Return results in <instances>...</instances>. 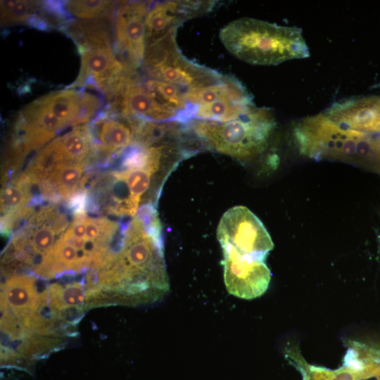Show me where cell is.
I'll return each instance as SVG.
<instances>
[{
	"mask_svg": "<svg viewBox=\"0 0 380 380\" xmlns=\"http://www.w3.org/2000/svg\"><path fill=\"white\" fill-rule=\"evenodd\" d=\"M151 3L121 1L114 15L115 46L120 61L129 70L143 65L146 36L145 19Z\"/></svg>",
	"mask_w": 380,
	"mask_h": 380,
	"instance_id": "ba28073f",
	"label": "cell"
},
{
	"mask_svg": "<svg viewBox=\"0 0 380 380\" xmlns=\"http://www.w3.org/2000/svg\"><path fill=\"white\" fill-rule=\"evenodd\" d=\"M254 106L251 95L243 85L215 101L193 108L191 120L226 122L234 120Z\"/></svg>",
	"mask_w": 380,
	"mask_h": 380,
	"instance_id": "4fadbf2b",
	"label": "cell"
},
{
	"mask_svg": "<svg viewBox=\"0 0 380 380\" xmlns=\"http://www.w3.org/2000/svg\"><path fill=\"white\" fill-rule=\"evenodd\" d=\"M81 56V68L71 88L90 86L113 98L127 75V70L111 47L110 38L77 44Z\"/></svg>",
	"mask_w": 380,
	"mask_h": 380,
	"instance_id": "52a82bcc",
	"label": "cell"
},
{
	"mask_svg": "<svg viewBox=\"0 0 380 380\" xmlns=\"http://www.w3.org/2000/svg\"><path fill=\"white\" fill-rule=\"evenodd\" d=\"M131 72L125 77L115 99L113 108L121 116L154 122L177 121L184 123L183 115L159 101L155 95L134 77Z\"/></svg>",
	"mask_w": 380,
	"mask_h": 380,
	"instance_id": "9c48e42d",
	"label": "cell"
},
{
	"mask_svg": "<svg viewBox=\"0 0 380 380\" xmlns=\"http://www.w3.org/2000/svg\"><path fill=\"white\" fill-rule=\"evenodd\" d=\"M32 199L30 186L15 179L1 191V211L4 215L27 205Z\"/></svg>",
	"mask_w": 380,
	"mask_h": 380,
	"instance_id": "44dd1931",
	"label": "cell"
},
{
	"mask_svg": "<svg viewBox=\"0 0 380 380\" xmlns=\"http://www.w3.org/2000/svg\"><path fill=\"white\" fill-rule=\"evenodd\" d=\"M126 182L134 199L139 203L141 196L148 191L153 175L156 173L147 168L119 170Z\"/></svg>",
	"mask_w": 380,
	"mask_h": 380,
	"instance_id": "7402d4cb",
	"label": "cell"
},
{
	"mask_svg": "<svg viewBox=\"0 0 380 380\" xmlns=\"http://www.w3.org/2000/svg\"><path fill=\"white\" fill-rule=\"evenodd\" d=\"M213 4L205 1L151 3L145 19L146 46L175 34L184 20L207 13Z\"/></svg>",
	"mask_w": 380,
	"mask_h": 380,
	"instance_id": "30bf717a",
	"label": "cell"
},
{
	"mask_svg": "<svg viewBox=\"0 0 380 380\" xmlns=\"http://www.w3.org/2000/svg\"><path fill=\"white\" fill-rule=\"evenodd\" d=\"M146 87L166 106L181 113L184 123L190 120L191 108L185 96V91L172 84L149 78Z\"/></svg>",
	"mask_w": 380,
	"mask_h": 380,
	"instance_id": "2e32d148",
	"label": "cell"
},
{
	"mask_svg": "<svg viewBox=\"0 0 380 380\" xmlns=\"http://www.w3.org/2000/svg\"><path fill=\"white\" fill-rule=\"evenodd\" d=\"M175 34L146 46L143 62L151 79L175 85L185 91L222 80L224 75L189 61L179 51Z\"/></svg>",
	"mask_w": 380,
	"mask_h": 380,
	"instance_id": "5b68a950",
	"label": "cell"
},
{
	"mask_svg": "<svg viewBox=\"0 0 380 380\" xmlns=\"http://www.w3.org/2000/svg\"><path fill=\"white\" fill-rule=\"evenodd\" d=\"M64 4L70 15L82 20L103 18L110 15L114 6L110 1H69Z\"/></svg>",
	"mask_w": 380,
	"mask_h": 380,
	"instance_id": "ffe728a7",
	"label": "cell"
},
{
	"mask_svg": "<svg viewBox=\"0 0 380 380\" xmlns=\"http://www.w3.org/2000/svg\"><path fill=\"white\" fill-rule=\"evenodd\" d=\"M224 47L234 56L256 65H277L310 56L302 31L253 18L230 22L220 32Z\"/></svg>",
	"mask_w": 380,
	"mask_h": 380,
	"instance_id": "6da1fadb",
	"label": "cell"
},
{
	"mask_svg": "<svg viewBox=\"0 0 380 380\" xmlns=\"http://www.w3.org/2000/svg\"><path fill=\"white\" fill-rule=\"evenodd\" d=\"M42 302L32 277L15 275L8 280L1 293V306L13 310L23 319L37 312Z\"/></svg>",
	"mask_w": 380,
	"mask_h": 380,
	"instance_id": "5bb4252c",
	"label": "cell"
},
{
	"mask_svg": "<svg viewBox=\"0 0 380 380\" xmlns=\"http://www.w3.org/2000/svg\"><path fill=\"white\" fill-rule=\"evenodd\" d=\"M42 3L32 1H1V24L30 25Z\"/></svg>",
	"mask_w": 380,
	"mask_h": 380,
	"instance_id": "ac0fdd59",
	"label": "cell"
},
{
	"mask_svg": "<svg viewBox=\"0 0 380 380\" xmlns=\"http://www.w3.org/2000/svg\"><path fill=\"white\" fill-rule=\"evenodd\" d=\"M101 106V100L98 96L90 92L82 91L80 110L74 125L87 122L98 112Z\"/></svg>",
	"mask_w": 380,
	"mask_h": 380,
	"instance_id": "603a6c76",
	"label": "cell"
},
{
	"mask_svg": "<svg viewBox=\"0 0 380 380\" xmlns=\"http://www.w3.org/2000/svg\"><path fill=\"white\" fill-rule=\"evenodd\" d=\"M310 372L312 380H365L372 376H379L380 366H372L362 371L346 366L336 370L310 366Z\"/></svg>",
	"mask_w": 380,
	"mask_h": 380,
	"instance_id": "d6986e66",
	"label": "cell"
},
{
	"mask_svg": "<svg viewBox=\"0 0 380 380\" xmlns=\"http://www.w3.org/2000/svg\"><path fill=\"white\" fill-rule=\"evenodd\" d=\"M217 237L222 251L250 260L265 262L274 247L262 222L242 205L232 207L223 214L217 226Z\"/></svg>",
	"mask_w": 380,
	"mask_h": 380,
	"instance_id": "8992f818",
	"label": "cell"
},
{
	"mask_svg": "<svg viewBox=\"0 0 380 380\" xmlns=\"http://www.w3.org/2000/svg\"><path fill=\"white\" fill-rule=\"evenodd\" d=\"M85 166L86 163H83L65 162L47 179L53 184L61 199L68 201L79 190Z\"/></svg>",
	"mask_w": 380,
	"mask_h": 380,
	"instance_id": "e0dca14e",
	"label": "cell"
},
{
	"mask_svg": "<svg viewBox=\"0 0 380 380\" xmlns=\"http://www.w3.org/2000/svg\"><path fill=\"white\" fill-rule=\"evenodd\" d=\"M378 118L376 132H380V97L377 96Z\"/></svg>",
	"mask_w": 380,
	"mask_h": 380,
	"instance_id": "cb8c5ba5",
	"label": "cell"
},
{
	"mask_svg": "<svg viewBox=\"0 0 380 380\" xmlns=\"http://www.w3.org/2000/svg\"><path fill=\"white\" fill-rule=\"evenodd\" d=\"M58 139L66 162L87 163L95 151L90 128L87 125L77 126Z\"/></svg>",
	"mask_w": 380,
	"mask_h": 380,
	"instance_id": "9a60e30c",
	"label": "cell"
},
{
	"mask_svg": "<svg viewBox=\"0 0 380 380\" xmlns=\"http://www.w3.org/2000/svg\"><path fill=\"white\" fill-rule=\"evenodd\" d=\"M95 151L118 156L135 139V120L103 112L89 126Z\"/></svg>",
	"mask_w": 380,
	"mask_h": 380,
	"instance_id": "7c38bea8",
	"label": "cell"
},
{
	"mask_svg": "<svg viewBox=\"0 0 380 380\" xmlns=\"http://www.w3.org/2000/svg\"><path fill=\"white\" fill-rule=\"evenodd\" d=\"M222 254L224 281L230 294L249 300L267 291L271 272L265 262L243 259L229 252Z\"/></svg>",
	"mask_w": 380,
	"mask_h": 380,
	"instance_id": "8fae6325",
	"label": "cell"
},
{
	"mask_svg": "<svg viewBox=\"0 0 380 380\" xmlns=\"http://www.w3.org/2000/svg\"><path fill=\"white\" fill-rule=\"evenodd\" d=\"M299 152L315 160L329 159L379 166L380 139L344 128L324 113L298 121L292 128Z\"/></svg>",
	"mask_w": 380,
	"mask_h": 380,
	"instance_id": "7a4b0ae2",
	"label": "cell"
},
{
	"mask_svg": "<svg viewBox=\"0 0 380 380\" xmlns=\"http://www.w3.org/2000/svg\"><path fill=\"white\" fill-rule=\"evenodd\" d=\"M186 125L205 148L244 160L265 150L276 121L269 109L253 106L229 121L191 120Z\"/></svg>",
	"mask_w": 380,
	"mask_h": 380,
	"instance_id": "3957f363",
	"label": "cell"
},
{
	"mask_svg": "<svg viewBox=\"0 0 380 380\" xmlns=\"http://www.w3.org/2000/svg\"><path fill=\"white\" fill-rule=\"evenodd\" d=\"M82 91H54L39 98L20 112L16 122L14 150L27 153L49 141L63 128L73 126L80 109Z\"/></svg>",
	"mask_w": 380,
	"mask_h": 380,
	"instance_id": "277c9868",
	"label": "cell"
}]
</instances>
